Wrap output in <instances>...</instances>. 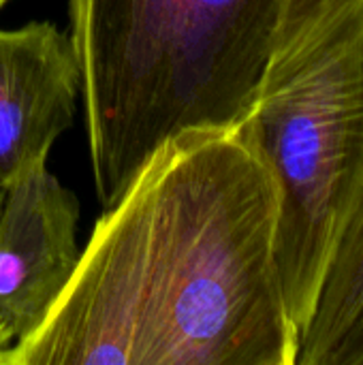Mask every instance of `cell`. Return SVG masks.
<instances>
[{
    "instance_id": "obj_9",
    "label": "cell",
    "mask_w": 363,
    "mask_h": 365,
    "mask_svg": "<svg viewBox=\"0 0 363 365\" xmlns=\"http://www.w3.org/2000/svg\"><path fill=\"white\" fill-rule=\"evenodd\" d=\"M9 2H11V0H0V9H2V6H6Z\"/></svg>"
},
{
    "instance_id": "obj_8",
    "label": "cell",
    "mask_w": 363,
    "mask_h": 365,
    "mask_svg": "<svg viewBox=\"0 0 363 365\" xmlns=\"http://www.w3.org/2000/svg\"><path fill=\"white\" fill-rule=\"evenodd\" d=\"M319 2H321V0H289L280 30H282L285 26H289V24H293V21H297V19H300L302 15H306L308 11H312ZM278 34H280V32H278Z\"/></svg>"
},
{
    "instance_id": "obj_3",
    "label": "cell",
    "mask_w": 363,
    "mask_h": 365,
    "mask_svg": "<svg viewBox=\"0 0 363 365\" xmlns=\"http://www.w3.org/2000/svg\"><path fill=\"white\" fill-rule=\"evenodd\" d=\"M240 124L276 184V265L300 338L363 178V0H321L280 30Z\"/></svg>"
},
{
    "instance_id": "obj_5",
    "label": "cell",
    "mask_w": 363,
    "mask_h": 365,
    "mask_svg": "<svg viewBox=\"0 0 363 365\" xmlns=\"http://www.w3.org/2000/svg\"><path fill=\"white\" fill-rule=\"evenodd\" d=\"M81 73L71 34L51 21L0 28V188L45 167L73 126Z\"/></svg>"
},
{
    "instance_id": "obj_6",
    "label": "cell",
    "mask_w": 363,
    "mask_h": 365,
    "mask_svg": "<svg viewBox=\"0 0 363 365\" xmlns=\"http://www.w3.org/2000/svg\"><path fill=\"white\" fill-rule=\"evenodd\" d=\"M363 314V178L327 255L295 365H325L329 351Z\"/></svg>"
},
{
    "instance_id": "obj_4",
    "label": "cell",
    "mask_w": 363,
    "mask_h": 365,
    "mask_svg": "<svg viewBox=\"0 0 363 365\" xmlns=\"http://www.w3.org/2000/svg\"><path fill=\"white\" fill-rule=\"evenodd\" d=\"M77 197L45 167L4 190L0 207V357L47 319L77 263Z\"/></svg>"
},
{
    "instance_id": "obj_1",
    "label": "cell",
    "mask_w": 363,
    "mask_h": 365,
    "mask_svg": "<svg viewBox=\"0 0 363 365\" xmlns=\"http://www.w3.org/2000/svg\"><path fill=\"white\" fill-rule=\"evenodd\" d=\"M276 225V184L240 122L167 139L0 365H295Z\"/></svg>"
},
{
    "instance_id": "obj_2",
    "label": "cell",
    "mask_w": 363,
    "mask_h": 365,
    "mask_svg": "<svg viewBox=\"0 0 363 365\" xmlns=\"http://www.w3.org/2000/svg\"><path fill=\"white\" fill-rule=\"evenodd\" d=\"M289 0H68L98 203L113 205L171 137L237 124Z\"/></svg>"
},
{
    "instance_id": "obj_7",
    "label": "cell",
    "mask_w": 363,
    "mask_h": 365,
    "mask_svg": "<svg viewBox=\"0 0 363 365\" xmlns=\"http://www.w3.org/2000/svg\"><path fill=\"white\" fill-rule=\"evenodd\" d=\"M325 365H363V314L329 351Z\"/></svg>"
},
{
    "instance_id": "obj_10",
    "label": "cell",
    "mask_w": 363,
    "mask_h": 365,
    "mask_svg": "<svg viewBox=\"0 0 363 365\" xmlns=\"http://www.w3.org/2000/svg\"><path fill=\"white\" fill-rule=\"evenodd\" d=\"M2 199H4V190L0 188V207H2Z\"/></svg>"
}]
</instances>
